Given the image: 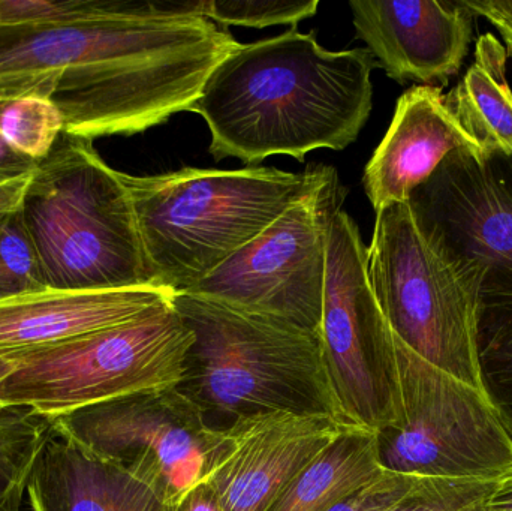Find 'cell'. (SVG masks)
I'll return each instance as SVG.
<instances>
[{
  "instance_id": "obj_3",
  "label": "cell",
  "mask_w": 512,
  "mask_h": 511,
  "mask_svg": "<svg viewBox=\"0 0 512 511\" xmlns=\"http://www.w3.org/2000/svg\"><path fill=\"white\" fill-rule=\"evenodd\" d=\"M173 306L194 333L177 389L210 429L265 413L340 423L319 335L194 294H176Z\"/></svg>"
},
{
  "instance_id": "obj_29",
  "label": "cell",
  "mask_w": 512,
  "mask_h": 511,
  "mask_svg": "<svg viewBox=\"0 0 512 511\" xmlns=\"http://www.w3.org/2000/svg\"><path fill=\"white\" fill-rule=\"evenodd\" d=\"M174 511H225L213 486L207 480L195 485L191 491L186 492Z\"/></svg>"
},
{
  "instance_id": "obj_30",
  "label": "cell",
  "mask_w": 512,
  "mask_h": 511,
  "mask_svg": "<svg viewBox=\"0 0 512 511\" xmlns=\"http://www.w3.org/2000/svg\"><path fill=\"white\" fill-rule=\"evenodd\" d=\"M38 162L26 158V156L12 149L5 138L0 135V182L2 180L14 179L21 174L30 173L35 170Z\"/></svg>"
},
{
  "instance_id": "obj_25",
  "label": "cell",
  "mask_w": 512,
  "mask_h": 511,
  "mask_svg": "<svg viewBox=\"0 0 512 511\" xmlns=\"http://www.w3.org/2000/svg\"><path fill=\"white\" fill-rule=\"evenodd\" d=\"M110 0H0V29L74 27L105 14Z\"/></svg>"
},
{
  "instance_id": "obj_2",
  "label": "cell",
  "mask_w": 512,
  "mask_h": 511,
  "mask_svg": "<svg viewBox=\"0 0 512 511\" xmlns=\"http://www.w3.org/2000/svg\"><path fill=\"white\" fill-rule=\"evenodd\" d=\"M376 66L367 48L330 51L313 33L286 30L231 51L191 111L209 126L215 161L254 165L286 155L303 162L313 150L357 141L372 111Z\"/></svg>"
},
{
  "instance_id": "obj_1",
  "label": "cell",
  "mask_w": 512,
  "mask_h": 511,
  "mask_svg": "<svg viewBox=\"0 0 512 511\" xmlns=\"http://www.w3.org/2000/svg\"><path fill=\"white\" fill-rule=\"evenodd\" d=\"M239 45L197 0H110L81 26L0 29V99H51L63 132L90 141L141 134L191 111Z\"/></svg>"
},
{
  "instance_id": "obj_4",
  "label": "cell",
  "mask_w": 512,
  "mask_h": 511,
  "mask_svg": "<svg viewBox=\"0 0 512 511\" xmlns=\"http://www.w3.org/2000/svg\"><path fill=\"white\" fill-rule=\"evenodd\" d=\"M155 287L186 293L270 227L310 183L274 167L122 173Z\"/></svg>"
},
{
  "instance_id": "obj_22",
  "label": "cell",
  "mask_w": 512,
  "mask_h": 511,
  "mask_svg": "<svg viewBox=\"0 0 512 511\" xmlns=\"http://www.w3.org/2000/svg\"><path fill=\"white\" fill-rule=\"evenodd\" d=\"M47 288L38 252L20 210L0 230V302Z\"/></svg>"
},
{
  "instance_id": "obj_20",
  "label": "cell",
  "mask_w": 512,
  "mask_h": 511,
  "mask_svg": "<svg viewBox=\"0 0 512 511\" xmlns=\"http://www.w3.org/2000/svg\"><path fill=\"white\" fill-rule=\"evenodd\" d=\"M477 363L481 390L512 437V308L480 306Z\"/></svg>"
},
{
  "instance_id": "obj_26",
  "label": "cell",
  "mask_w": 512,
  "mask_h": 511,
  "mask_svg": "<svg viewBox=\"0 0 512 511\" xmlns=\"http://www.w3.org/2000/svg\"><path fill=\"white\" fill-rule=\"evenodd\" d=\"M420 477L384 471L375 482L364 486L327 511H384L399 501Z\"/></svg>"
},
{
  "instance_id": "obj_12",
  "label": "cell",
  "mask_w": 512,
  "mask_h": 511,
  "mask_svg": "<svg viewBox=\"0 0 512 511\" xmlns=\"http://www.w3.org/2000/svg\"><path fill=\"white\" fill-rule=\"evenodd\" d=\"M408 204L420 230L475 276L481 308H512V156L450 153Z\"/></svg>"
},
{
  "instance_id": "obj_10",
  "label": "cell",
  "mask_w": 512,
  "mask_h": 511,
  "mask_svg": "<svg viewBox=\"0 0 512 511\" xmlns=\"http://www.w3.org/2000/svg\"><path fill=\"white\" fill-rule=\"evenodd\" d=\"M319 341L340 425L378 434L394 419L387 380L394 338L370 287L360 230L343 209L328 234Z\"/></svg>"
},
{
  "instance_id": "obj_32",
  "label": "cell",
  "mask_w": 512,
  "mask_h": 511,
  "mask_svg": "<svg viewBox=\"0 0 512 511\" xmlns=\"http://www.w3.org/2000/svg\"><path fill=\"white\" fill-rule=\"evenodd\" d=\"M12 371H14L12 360L8 359V357L0 356V384L12 374Z\"/></svg>"
},
{
  "instance_id": "obj_23",
  "label": "cell",
  "mask_w": 512,
  "mask_h": 511,
  "mask_svg": "<svg viewBox=\"0 0 512 511\" xmlns=\"http://www.w3.org/2000/svg\"><path fill=\"white\" fill-rule=\"evenodd\" d=\"M318 0H197L198 14L219 27L239 26L264 29L271 26H297L318 12Z\"/></svg>"
},
{
  "instance_id": "obj_14",
  "label": "cell",
  "mask_w": 512,
  "mask_h": 511,
  "mask_svg": "<svg viewBox=\"0 0 512 511\" xmlns=\"http://www.w3.org/2000/svg\"><path fill=\"white\" fill-rule=\"evenodd\" d=\"M349 8L357 39L393 80L444 86L462 69L475 18L463 0H351Z\"/></svg>"
},
{
  "instance_id": "obj_21",
  "label": "cell",
  "mask_w": 512,
  "mask_h": 511,
  "mask_svg": "<svg viewBox=\"0 0 512 511\" xmlns=\"http://www.w3.org/2000/svg\"><path fill=\"white\" fill-rule=\"evenodd\" d=\"M63 131L62 111L51 99L39 96L0 99V135L26 158L42 161Z\"/></svg>"
},
{
  "instance_id": "obj_24",
  "label": "cell",
  "mask_w": 512,
  "mask_h": 511,
  "mask_svg": "<svg viewBox=\"0 0 512 511\" xmlns=\"http://www.w3.org/2000/svg\"><path fill=\"white\" fill-rule=\"evenodd\" d=\"M499 482L417 479L399 501L384 511H483Z\"/></svg>"
},
{
  "instance_id": "obj_6",
  "label": "cell",
  "mask_w": 512,
  "mask_h": 511,
  "mask_svg": "<svg viewBox=\"0 0 512 511\" xmlns=\"http://www.w3.org/2000/svg\"><path fill=\"white\" fill-rule=\"evenodd\" d=\"M367 273L394 338L436 368L481 390L480 285L420 230L408 203L376 215Z\"/></svg>"
},
{
  "instance_id": "obj_16",
  "label": "cell",
  "mask_w": 512,
  "mask_h": 511,
  "mask_svg": "<svg viewBox=\"0 0 512 511\" xmlns=\"http://www.w3.org/2000/svg\"><path fill=\"white\" fill-rule=\"evenodd\" d=\"M176 293L159 287L113 290L47 288L0 302V356L50 347L129 323L170 303Z\"/></svg>"
},
{
  "instance_id": "obj_19",
  "label": "cell",
  "mask_w": 512,
  "mask_h": 511,
  "mask_svg": "<svg viewBox=\"0 0 512 511\" xmlns=\"http://www.w3.org/2000/svg\"><path fill=\"white\" fill-rule=\"evenodd\" d=\"M382 473L376 435L346 429L286 486L267 511H327Z\"/></svg>"
},
{
  "instance_id": "obj_9",
  "label": "cell",
  "mask_w": 512,
  "mask_h": 511,
  "mask_svg": "<svg viewBox=\"0 0 512 511\" xmlns=\"http://www.w3.org/2000/svg\"><path fill=\"white\" fill-rule=\"evenodd\" d=\"M309 167L306 191L270 227L186 294L319 335L328 234L346 189L331 165Z\"/></svg>"
},
{
  "instance_id": "obj_18",
  "label": "cell",
  "mask_w": 512,
  "mask_h": 511,
  "mask_svg": "<svg viewBox=\"0 0 512 511\" xmlns=\"http://www.w3.org/2000/svg\"><path fill=\"white\" fill-rule=\"evenodd\" d=\"M507 48L484 33L475 60L459 84L445 95L448 108L469 137L490 155L512 156V92L507 80Z\"/></svg>"
},
{
  "instance_id": "obj_27",
  "label": "cell",
  "mask_w": 512,
  "mask_h": 511,
  "mask_svg": "<svg viewBox=\"0 0 512 511\" xmlns=\"http://www.w3.org/2000/svg\"><path fill=\"white\" fill-rule=\"evenodd\" d=\"M475 15L487 18L501 33L512 56V0H463Z\"/></svg>"
},
{
  "instance_id": "obj_31",
  "label": "cell",
  "mask_w": 512,
  "mask_h": 511,
  "mask_svg": "<svg viewBox=\"0 0 512 511\" xmlns=\"http://www.w3.org/2000/svg\"><path fill=\"white\" fill-rule=\"evenodd\" d=\"M483 511H512V476L499 482Z\"/></svg>"
},
{
  "instance_id": "obj_15",
  "label": "cell",
  "mask_w": 512,
  "mask_h": 511,
  "mask_svg": "<svg viewBox=\"0 0 512 511\" xmlns=\"http://www.w3.org/2000/svg\"><path fill=\"white\" fill-rule=\"evenodd\" d=\"M457 150L486 159L451 113L441 86L421 84L406 90L364 170V191L376 215L394 204L408 203L412 192Z\"/></svg>"
},
{
  "instance_id": "obj_7",
  "label": "cell",
  "mask_w": 512,
  "mask_h": 511,
  "mask_svg": "<svg viewBox=\"0 0 512 511\" xmlns=\"http://www.w3.org/2000/svg\"><path fill=\"white\" fill-rule=\"evenodd\" d=\"M387 380L394 419L376 434L382 470L478 482L512 476V437L483 390L436 368L396 338Z\"/></svg>"
},
{
  "instance_id": "obj_33",
  "label": "cell",
  "mask_w": 512,
  "mask_h": 511,
  "mask_svg": "<svg viewBox=\"0 0 512 511\" xmlns=\"http://www.w3.org/2000/svg\"><path fill=\"white\" fill-rule=\"evenodd\" d=\"M3 407H5V405L0 404V410H2Z\"/></svg>"
},
{
  "instance_id": "obj_8",
  "label": "cell",
  "mask_w": 512,
  "mask_h": 511,
  "mask_svg": "<svg viewBox=\"0 0 512 511\" xmlns=\"http://www.w3.org/2000/svg\"><path fill=\"white\" fill-rule=\"evenodd\" d=\"M194 333L170 303L147 314L50 347L8 356L12 374L0 404L20 405L54 419L90 405L182 380Z\"/></svg>"
},
{
  "instance_id": "obj_17",
  "label": "cell",
  "mask_w": 512,
  "mask_h": 511,
  "mask_svg": "<svg viewBox=\"0 0 512 511\" xmlns=\"http://www.w3.org/2000/svg\"><path fill=\"white\" fill-rule=\"evenodd\" d=\"M32 511H174L146 480L54 434L27 485Z\"/></svg>"
},
{
  "instance_id": "obj_28",
  "label": "cell",
  "mask_w": 512,
  "mask_h": 511,
  "mask_svg": "<svg viewBox=\"0 0 512 511\" xmlns=\"http://www.w3.org/2000/svg\"><path fill=\"white\" fill-rule=\"evenodd\" d=\"M33 171L0 182V230H2L6 221L15 213L20 212L21 207H23L24 195H26L27 188H29Z\"/></svg>"
},
{
  "instance_id": "obj_13",
  "label": "cell",
  "mask_w": 512,
  "mask_h": 511,
  "mask_svg": "<svg viewBox=\"0 0 512 511\" xmlns=\"http://www.w3.org/2000/svg\"><path fill=\"white\" fill-rule=\"evenodd\" d=\"M346 428L328 416L265 413L239 420L206 479L225 511H267Z\"/></svg>"
},
{
  "instance_id": "obj_5",
  "label": "cell",
  "mask_w": 512,
  "mask_h": 511,
  "mask_svg": "<svg viewBox=\"0 0 512 511\" xmlns=\"http://www.w3.org/2000/svg\"><path fill=\"white\" fill-rule=\"evenodd\" d=\"M62 132L36 164L21 218L56 290L155 287L122 173Z\"/></svg>"
},
{
  "instance_id": "obj_11",
  "label": "cell",
  "mask_w": 512,
  "mask_h": 511,
  "mask_svg": "<svg viewBox=\"0 0 512 511\" xmlns=\"http://www.w3.org/2000/svg\"><path fill=\"white\" fill-rule=\"evenodd\" d=\"M53 426L146 480L173 506L206 479L225 440L177 386L90 405L54 417Z\"/></svg>"
}]
</instances>
